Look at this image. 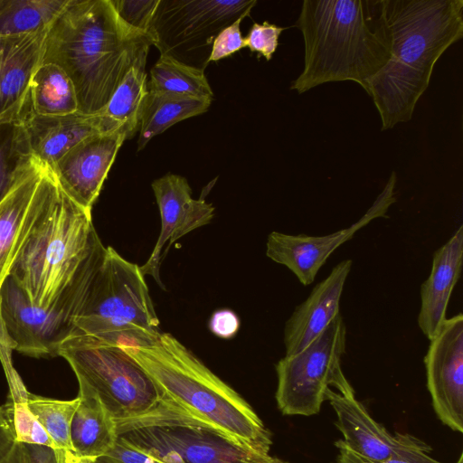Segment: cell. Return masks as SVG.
<instances>
[{
    "mask_svg": "<svg viewBox=\"0 0 463 463\" xmlns=\"http://www.w3.org/2000/svg\"><path fill=\"white\" fill-rule=\"evenodd\" d=\"M149 34L131 27L111 0H68L49 26L42 63L71 79L78 112L93 115L108 103L128 70L146 57Z\"/></svg>",
    "mask_w": 463,
    "mask_h": 463,
    "instance_id": "cell-2",
    "label": "cell"
},
{
    "mask_svg": "<svg viewBox=\"0 0 463 463\" xmlns=\"http://www.w3.org/2000/svg\"><path fill=\"white\" fill-rule=\"evenodd\" d=\"M33 157L23 118L0 120V202Z\"/></svg>",
    "mask_w": 463,
    "mask_h": 463,
    "instance_id": "cell-28",
    "label": "cell"
},
{
    "mask_svg": "<svg viewBox=\"0 0 463 463\" xmlns=\"http://www.w3.org/2000/svg\"><path fill=\"white\" fill-rule=\"evenodd\" d=\"M13 422L15 440L28 444L56 448L53 441L29 409L26 396L12 399ZM58 449V448H56Z\"/></svg>",
    "mask_w": 463,
    "mask_h": 463,
    "instance_id": "cell-30",
    "label": "cell"
},
{
    "mask_svg": "<svg viewBox=\"0 0 463 463\" xmlns=\"http://www.w3.org/2000/svg\"><path fill=\"white\" fill-rule=\"evenodd\" d=\"M96 458L89 457H76L72 463H94Z\"/></svg>",
    "mask_w": 463,
    "mask_h": 463,
    "instance_id": "cell-40",
    "label": "cell"
},
{
    "mask_svg": "<svg viewBox=\"0 0 463 463\" xmlns=\"http://www.w3.org/2000/svg\"><path fill=\"white\" fill-rule=\"evenodd\" d=\"M26 402L58 449L72 451L71 424L79 397L64 401L27 392Z\"/></svg>",
    "mask_w": 463,
    "mask_h": 463,
    "instance_id": "cell-29",
    "label": "cell"
},
{
    "mask_svg": "<svg viewBox=\"0 0 463 463\" xmlns=\"http://www.w3.org/2000/svg\"><path fill=\"white\" fill-rule=\"evenodd\" d=\"M118 436L160 463H260V456L216 430L178 412L118 430Z\"/></svg>",
    "mask_w": 463,
    "mask_h": 463,
    "instance_id": "cell-10",
    "label": "cell"
},
{
    "mask_svg": "<svg viewBox=\"0 0 463 463\" xmlns=\"http://www.w3.org/2000/svg\"><path fill=\"white\" fill-rule=\"evenodd\" d=\"M59 194L52 170L34 156L0 202V288Z\"/></svg>",
    "mask_w": 463,
    "mask_h": 463,
    "instance_id": "cell-12",
    "label": "cell"
},
{
    "mask_svg": "<svg viewBox=\"0 0 463 463\" xmlns=\"http://www.w3.org/2000/svg\"><path fill=\"white\" fill-rule=\"evenodd\" d=\"M146 61L132 66L113 91L108 103L97 114L104 119L108 131L123 129L127 139L139 129L140 114L148 92Z\"/></svg>",
    "mask_w": 463,
    "mask_h": 463,
    "instance_id": "cell-24",
    "label": "cell"
},
{
    "mask_svg": "<svg viewBox=\"0 0 463 463\" xmlns=\"http://www.w3.org/2000/svg\"><path fill=\"white\" fill-rule=\"evenodd\" d=\"M94 463H119L114 458H110L109 456H101L98 458H96Z\"/></svg>",
    "mask_w": 463,
    "mask_h": 463,
    "instance_id": "cell-39",
    "label": "cell"
},
{
    "mask_svg": "<svg viewBox=\"0 0 463 463\" xmlns=\"http://www.w3.org/2000/svg\"><path fill=\"white\" fill-rule=\"evenodd\" d=\"M152 189L160 212L161 230L152 253L140 270L144 277L152 276L164 288L159 275L164 246L211 222L214 207L203 199H194L186 178L179 175L166 174L156 179Z\"/></svg>",
    "mask_w": 463,
    "mask_h": 463,
    "instance_id": "cell-16",
    "label": "cell"
},
{
    "mask_svg": "<svg viewBox=\"0 0 463 463\" xmlns=\"http://www.w3.org/2000/svg\"><path fill=\"white\" fill-rule=\"evenodd\" d=\"M127 133H98L83 139L50 169L60 189L81 208L91 211Z\"/></svg>",
    "mask_w": 463,
    "mask_h": 463,
    "instance_id": "cell-15",
    "label": "cell"
},
{
    "mask_svg": "<svg viewBox=\"0 0 463 463\" xmlns=\"http://www.w3.org/2000/svg\"><path fill=\"white\" fill-rule=\"evenodd\" d=\"M345 347L346 327L339 313L306 348L277 363L275 397L283 415L318 413L329 389L354 393L342 369Z\"/></svg>",
    "mask_w": 463,
    "mask_h": 463,
    "instance_id": "cell-8",
    "label": "cell"
},
{
    "mask_svg": "<svg viewBox=\"0 0 463 463\" xmlns=\"http://www.w3.org/2000/svg\"><path fill=\"white\" fill-rule=\"evenodd\" d=\"M285 29L287 28L268 21L262 24L254 23L244 38L246 47L269 61L279 46V35Z\"/></svg>",
    "mask_w": 463,
    "mask_h": 463,
    "instance_id": "cell-34",
    "label": "cell"
},
{
    "mask_svg": "<svg viewBox=\"0 0 463 463\" xmlns=\"http://www.w3.org/2000/svg\"><path fill=\"white\" fill-rule=\"evenodd\" d=\"M111 3L126 24L149 34L159 0H111Z\"/></svg>",
    "mask_w": 463,
    "mask_h": 463,
    "instance_id": "cell-33",
    "label": "cell"
},
{
    "mask_svg": "<svg viewBox=\"0 0 463 463\" xmlns=\"http://www.w3.org/2000/svg\"><path fill=\"white\" fill-rule=\"evenodd\" d=\"M147 89L155 92L213 99L203 71L166 55H160L151 68Z\"/></svg>",
    "mask_w": 463,
    "mask_h": 463,
    "instance_id": "cell-26",
    "label": "cell"
},
{
    "mask_svg": "<svg viewBox=\"0 0 463 463\" xmlns=\"http://www.w3.org/2000/svg\"><path fill=\"white\" fill-rule=\"evenodd\" d=\"M326 400L336 414L335 425L343 435L342 440L349 449L364 458L384 460L426 444L411 434L389 432L370 415L354 393L341 394L329 389Z\"/></svg>",
    "mask_w": 463,
    "mask_h": 463,
    "instance_id": "cell-17",
    "label": "cell"
},
{
    "mask_svg": "<svg viewBox=\"0 0 463 463\" xmlns=\"http://www.w3.org/2000/svg\"><path fill=\"white\" fill-rule=\"evenodd\" d=\"M16 443L13 422V402L0 405V462L11 452Z\"/></svg>",
    "mask_w": 463,
    "mask_h": 463,
    "instance_id": "cell-37",
    "label": "cell"
},
{
    "mask_svg": "<svg viewBox=\"0 0 463 463\" xmlns=\"http://www.w3.org/2000/svg\"><path fill=\"white\" fill-rule=\"evenodd\" d=\"M144 278L137 264L107 246L102 263L72 320L71 335L119 346L152 343L161 331Z\"/></svg>",
    "mask_w": 463,
    "mask_h": 463,
    "instance_id": "cell-6",
    "label": "cell"
},
{
    "mask_svg": "<svg viewBox=\"0 0 463 463\" xmlns=\"http://www.w3.org/2000/svg\"><path fill=\"white\" fill-rule=\"evenodd\" d=\"M101 242L87 211L61 189L29 237L10 276L38 307L49 308L67 289Z\"/></svg>",
    "mask_w": 463,
    "mask_h": 463,
    "instance_id": "cell-5",
    "label": "cell"
},
{
    "mask_svg": "<svg viewBox=\"0 0 463 463\" xmlns=\"http://www.w3.org/2000/svg\"><path fill=\"white\" fill-rule=\"evenodd\" d=\"M260 463H289L288 461L270 456L268 459Z\"/></svg>",
    "mask_w": 463,
    "mask_h": 463,
    "instance_id": "cell-41",
    "label": "cell"
},
{
    "mask_svg": "<svg viewBox=\"0 0 463 463\" xmlns=\"http://www.w3.org/2000/svg\"><path fill=\"white\" fill-rule=\"evenodd\" d=\"M352 264L351 260L337 263L307 299L296 307L284 327L285 355L306 348L340 313V299Z\"/></svg>",
    "mask_w": 463,
    "mask_h": 463,
    "instance_id": "cell-19",
    "label": "cell"
},
{
    "mask_svg": "<svg viewBox=\"0 0 463 463\" xmlns=\"http://www.w3.org/2000/svg\"><path fill=\"white\" fill-rule=\"evenodd\" d=\"M430 341L424 366L433 409L444 425L462 433L463 315L447 318Z\"/></svg>",
    "mask_w": 463,
    "mask_h": 463,
    "instance_id": "cell-14",
    "label": "cell"
},
{
    "mask_svg": "<svg viewBox=\"0 0 463 463\" xmlns=\"http://www.w3.org/2000/svg\"><path fill=\"white\" fill-rule=\"evenodd\" d=\"M463 259V225L432 257L430 276L420 286V307L418 326L432 339L447 319L446 312L454 287L461 273Z\"/></svg>",
    "mask_w": 463,
    "mask_h": 463,
    "instance_id": "cell-21",
    "label": "cell"
},
{
    "mask_svg": "<svg viewBox=\"0 0 463 463\" xmlns=\"http://www.w3.org/2000/svg\"><path fill=\"white\" fill-rule=\"evenodd\" d=\"M212 101L208 98L148 90L140 114L137 151L175 123L206 112Z\"/></svg>",
    "mask_w": 463,
    "mask_h": 463,
    "instance_id": "cell-23",
    "label": "cell"
},
{
    "mask_svg": "<svg viewBox=\"0 0 463 463\" xmlns=\"http://www.w3.org/2000/svg\"><path fill=\"white\" fill-rule=\"evenodd\" d=\"M72 451L49 446L17 442L0 463H72Z\"/></svg>",
    "mask_w": 463,
    "mask_h": 463,
    "instance_id": "cell-31",
    "label": "cell"
},
{
    "mask_svg": "<svg viewBox=\"0 0 463 463\" xmlns=\"http://www.w3.org/2000/svg\"><path fill=\"white\" fill-rule=\"evenodd\" d=\"M75 307L65 298L44 308L33 304L12 276L0 288V317L17 352L35 357L59 355L62 342L72 331Z\"/></svg>",
    "mask_w": 463,
    "mask_h": 463,
    "instance_id": "cell-11",
    "label": "cell"
},
{
    "mask_svg": "<svg viewBox=\"0 0 463 463\" xmlns=\"http://www.w3.org/2000/svg\"><path fill=\"white\" fill-rule=\"evenodd\" d=\"M28 103L30 110L39 116H61L78 111L71 79L53 63H42L35 71L30 83Z\"/></svg>",
    "mask_w": 463,
    "mask_h": 463,
    "instance_id": "cell-25",
    "label": "cell"
},
{
    "mask_svg": "<svg viewBox=\"0 0 463 463\" xmlns=\"http://www.w3.org/2000/svg\"><path fill=\"white\" fill-rule=\"evenodd\" d=\"M396 174L392 172L370 208L349 227L323 236L270 232L266 244L267 257L287 267L302 285L311 284L321 267L338 247L351 240L356 232L373 220L386 216L390 206L396 201Z\"/></svg>",
    "mask_w": 463,
    "mask_h": 463,
    "instance_id": "cell-13",
    "label": "cell"
},
{
    "mask_svg": "<svg viewBox=\"0 0 463 463\" xmlns=\"http://www.w3.org/2000/svg\"><path fill=\"white\" fill-rule=\"evenodd\" d=\"M107 456L119 463H160L146 453L136 449L119 436L115 448Z\"/></svg>",
    "mask_w": 463,
    "mask_h": 463,
    "instance_id": "cell-38",
    "label": "cell"
},
{
    "mask_svg": "<svg viewBox=\"0 0 463 463\" xmlns=\"http://www.w3.org/2000/svg\"><path fill=\"white\" fill-rule=\"evenodd\" d=\"M120 347L164 399L241 447L269 456L271 432L253 408L173 335L160 332L150 344Z\"/></svg>",
    "mask_w": 463,
    "mask_h": 463,
    "instance_id": "cell-3",
    "label": "cell"
},
{
    "mask_svg": "<svg viewBox=\"0 0 463 463\" xmlns=\"http://www.w3.org/2000/svg\"><path fill=\"white\" fill-rule=\"evenodd\" d=\"M59 356L68 362L78 383L98 395L118 430L175 406L163 398L148 374L119 345L71 335L62 342Z\"/></svg>",
    "mask_w": 463,
    "mask_h": 463,
    "instance_id": "cell-7",
    "label": "cell"
},
{
    "mask_svg": "<svg viewBox=\"0 0 463 463\" xmlns=\"http://www.w3.org/2000/svg\"><path fill=\"white\" fill-rule=\"evenodd\" d=\"M371 6L390 56L365 91L387 130L411 119L436 62L462 39L463 0H377Z\"/></svg>",
    "mask_w": 463,
    "mask_h": 463,
    "instance_id": "cell-1",
    "label": "cell"
},
{
    "mask_svg": "<svg viewBox=\"0 0 463 463\" xmlns=\"http://www.w3.org/2000/svg\"><path fill=\"white\" fill-rule=\"evenodd\" d=\"M296 25L304 40V67L290 90L298 94L345 80L365 90L389 60L370 1L304 0Z\"/></svg>",
    "mask_w": 463,
    "mask_h": 463,
    "instance_id": "cell-4",
    "label": "cell"
},
{
    "mask_svg": "<svg viewBox=\"0 0 463 463\" xmlns=\"http://www.w3.org/2000/svg\"><path fill=\"white\" fill-rule=\"evenodd\" d=\"M243 19L239 18L219 33L213 41L209 62L222 60L246 47L240 27Z\"/></svg>",
    "mask_w": 463,
    "mask_h": 463,
    "instance_id": "cell-35",
    "label": "cell"
},
{
    "mask_svg": "<svg viewBox=\"0 0 463 463\" xmlns=\"http://www.w3.org/2000/svg\"><path fill=\"white\" fill-rule=\"evenodd\" d=\"M68 0H0V36L48 27Z\"/></svg>",
    "mask_w": 463,
    "mask_h": 463,
    "instance_id": "cell-27",
    "label": "cell"
},
{
    "mask_svg": "<svg viewBox=\"0 0 463 463\" xmlns=\"http://www.w3.org/2000/svg\"><path fill=\"white\" fill-rule=\"evenodd\" d=\"M23 119L33 156L48 167L88 137L109 132L99 114L39 116L28 107Z\"/></svg>",
    "mask_w": 463,
    "mask_h": 463,
    "instance_id": "cell-20",
    "label": "cell"
},
{
    "mask_svg": "<svg viewBox=\"0 0 463 463\" xmlns=\"http://www.w3.org/2000/svg\"><path fill=\"white\" fill-rule=\"evenodd\" d=\"M79 404L71 424L72 452L98 458L107 455L118 439V425L98 395L79 383Z\"/></svg>",
    "mask_w": 463,
    "mask_h": 463,
    "instance_id": "cell-22",
    "label": "cell"
},
{
    "mask_svg": "<svg viewBox=\"0 0 463 463\" xmlns=\"http://www.w3.org/2000/svg\"><path fill=\"white\" fill-rule=\"evenodd\" d=\"M256 4V0H159L149 35L160 55L204 71L219 33L249 16Z\"/></svg>",
    "mask_w": 463,
    "mask_h": 463,
    "instance_id": "cell-9",
    "label": "cell"
},
{
    "mask_svg": "<svg viewBox=\"0 0 463 463\" xmlns=\"http://www.w3.org/2000/svg\"><path fill=\"white\" fill-rule=\"evenodd\" d=\"M49 26L0 36V120L24 118L32 78L42 64Z\"/></svg>",
    "mask_w": 463,
    "mask_h": 463,
    "instance_id": "cell-18",
    "label": "cell"
},
{
    "mask_svg": "<svg viewBox=\"0 0 463 463\" xmlns=\"http://www.w3.org/2000/svg\"><path fill=\"white\" fill-rule=\"evenodd\" d=\"M241 326L238 315L229 308H221L214 311L208 322L209 330L215 336L222 339L233 338Z\"/></svg>",
    "mask_w": 463,
    "mask_h": 463,
    "instance_id": "cell-36",
    "label": "cell"
},
{
    "mask_svg": "<svg viewBox=\"0 0 463 463\" xmlns=\"http://www.w3.org/2000/svg\"><path fill=\"white\" fill-rule=\"evenodd\" d=\"M335 446L338 449V456L335 463H442L430 456L431 448L427 443L406 454L384 460L364 458L349 449L342 439L336 440ZM456 463H463L462 453Z\"/></svg>",
    "mask_w": 463,
    "mask_h": 463,
    "instance_id": "cell-32",
    "label": "cell"
}]
</instances>
